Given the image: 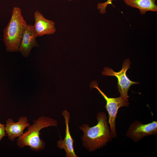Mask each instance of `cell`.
<instances>
[{
  "label": "cell",
  "mask_w": 157,
  "mask_h": 157,
  "mask_svg": "<svg viewBox=\"0 0 157 157\" xmlns=\"http://www.w3.org/2000/svg\"><path fill=\"white\" fill-rule=\"evenodd\" d=\"M33 122L32 125L27 127L28 130L18 138L17 144L21 148L28 146L33 151H39L43 150L46 146L44 141L40 138V131L50 126H57L58 123L55 119L44 116Z\"/></svg>",
  "instance_id": "3957f363"
},
{
  "label": "cell",
  "mask_w": 157,
  "mask_h": 157,
  "mask_svg": "<svg viewBox=\"0 0 157 157\" xmlns=\"http://www.w3.org/2000/svg\"><path fill=\"white\" fill-rule=\"evenodd\" d=\"M131 63L129 59L124 60L121 70L116 72L111 68L105 67L102 72V74L106 76H113L117 79V89L120 94V96L128 101L129 96L128 91L130 86L135 84H139L138 82L133 81L130 80L126 75V72L130 68Z\"/></svg>",
  "instance_id": "5b68a950"
},
{
  "label": "cell",
  "mask_w": 157,
  "mask_h": 157,
  "mask_svg": "<svg viewBox=\"0 0 157 157\" xmlns=\"http://www.w3.org/2000/svg\"><path fill=\"white\" fill-rule=\"evenodd\" d=\"M27 24L20 8L14 7L10 21L3 31V40L7 52L19 51L23 33Z\"/></svg>",
  "instance_id": "7a4b0ae2"
},
{
  "label": "cell",
  "mask_w": 157,
  "mask_h": 157,
  "mask_svg": "<svg viewBox=\"0 0 157 157\" xmlns=\"http://www.w3.org/2000/svg\"><path fill=\"white\" fill-rule=\"evenodd\" d=\"M68 0L69 1H72V0Z\"/></svg>",
  "instance_id": "5bb4252c"
},
{
  "label": "cell",
  "mask_w": 157,
  "mask_h": 157,
  "mask_svg": "<svg viewBox=\"0 0 157 157\" xmlns=\"http://www.w3.org/2000/svg\"><path fill=\"white\" fill-rule=\"evenodd\" d=\"M37 37L33 25L27 24L24 32L19 49V51L24 57L27 58L29 56L33 48L39 46L36 40Z\"/></svg>",
  "instance_id": "9c48e42d"
},
{
  "label": "cell",
  "mask_w": 157,
  "mask_h": 157,
  "mask_svg": "<svg viewBox=\"0 0 157 157\" xmlns=\"http://www.w3.org/2000/svg\"><path fill=\"white\" fill-rule=\"evenodd\" d=\"M6 135L5 125L0 122V142L2 138Z\"/></svg>",
  "instance_id": "4fadbf2b"
},
{
  "label": "cell",
  "mask_w": 157,
  "mask_h": 157,
  "mask_svg": "<svg viewBox=\"0 0 157 157\" xmlns=\"http://www.w3.org/2000/svg\"><path fill=\"white\" fill-rule=\"evenodd\" d=\"M156 0H123L127 6L137 8L140 13L144 15L148 11H157Z\"/></svg>",
  "instance_id": "8fae6325"
},
{
  "label": "cell",
  "mask_w": 157,
  "mask_h": 157,
  "mask_svg": "<svg viewBox=\"0 0 157 157\" xmlns=\"http://www.w3.org/2000/svg\"><path fill=\"white\" fill-rule=\"evenodd\" d=\"M6 122V133L9 140L12 141L20 137L24 133L25 129L30 125L27 117L23 116L19 117L17 122H15L12 119L10 118Z\"/></svg>",
  "instance_id": "ba28073f"
},
{
  "label": "cell",
  "mask_w": 157,
  "mask_h": 157,
  "mask_svg": "<svg viewBox=\"0 0 157 157\" xmlns=\"http://www.w3.org/2000/svg\"><path fill=\"white\" fill-rule=\"evenodd\" d=\"M113 0H107L103 3H98L97 5V9L99 10L100 13L103 14L106 12V8L107 6L112 4V1Z\"/></svg>",
  "instance_id": "7c38bea8"
},
{
  "label": "cell",
  "mask_w": 157,
  "mask_h": 157,
  "mask_svg": "<svg viewBox=\"0 0 157 157\" xmlns=\"http://www.w3.org/2000/svg\"><path fill=\"white\" fill-rule=\"evenodd\" d=\"M62 115L65 119L66 128L65 135L63 140L60 138L57 143V147L60 149H63L66 152L67 157H77L74 151L73 143L74 139L70 133L69 122L70 118V113L65 110L62 111Z\"/></svg>",
  "instance_id": "52a82bcc"
},
{
  "label": "cell",
  "mask_w": 157,
  "mask_h": 157,
  "mask_svg": "<svg viewBox=\"0 0 157 157\" xmlns=\"http://www.w3.org/2000/svg\"><path fill=\"white\" fill-rule=\"evenodd\" d=\"M97 124L90 127L83 124L79 128L83 132L82 137L83 145L89 151H93L106 146L113 138L106 113L99 112L96 116Z\"/></svg>",
  "instance_id": "6da1fadb"
},
{
  "label": "cell",
  "mask_w": 157,
  "mask_h": 157,
  "mask_svg": "<svg viewBox=\"0 0 157 157\" xmlns=\"http://www.w3.org/2000/svg\"><path fill=\"white\" fill-rule=\"evenodd\" d=\"M90 85L92 88L97 89L106 100V104L105 108L108 113V121L110 131L113 138H117L115 120L118 110L122 107H128L129 103L121 96L117 98L108 97L99 88L96 81H92Z\"/></svg>",
  "instance_id": "277c9868"
},
{
  "label": "cell",
  "mask_w": 157,
  "mask_h": 157,
  "mask_svg": "<svg viewBox=\"0 0 157 157\" xmlns=\"http://www.w3.org/2000/svg\"><path fill=\"white\" fill-rule=\"evenodd\" d=\"M35 24L33 26L35 32L38 37L53 34L56 31L54 22L45 18L38 10L34 13Z\"/></svg>",
  "instance_id": "30bf717a"
},
{
  "label": "cell",
  "mask_w": 157,
  "mask_h": 157,
  "mask_svg": "<svg viewBox=\"0 0 157 157\" xmlns=\"http://www.w3.org/2000/svg\"><path fill=\"white\" fill-rule=\"evenodd\" d=\"M157 135V121H154L144 124L140 121L135 120L130 124L126 133V136L134 142H138L146 136Z\"/></svg>",
  "instance_id": "8992f818"
}]
</instances>
